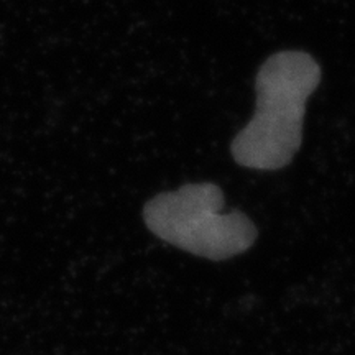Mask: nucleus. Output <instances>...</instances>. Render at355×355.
Segmentation results:
<instances>
[{
  "label": "nucleus",
  "instance_id": "obj_2",
  "mask_svg": "<svg viewBox=\"0 0 355 355\" xmlns=\"http://www.w3.org/2000/svg\"><path fill=\"white\" fill-rule=\"evenodd\" d=\"M224 193L214 183H189L159 193L144 207L150 232L201 259L222 261L247 252L257 227L243 212L225 214Z\"/></svg>",
  "mask_w": 355,
  "mask_h": 355
},
{
  "label": "nucleus",
  "instance_id": "obj_1",
  "mask_svg": "<svg viewBox=\"0 0 355 355\" xmlns=\"http://www.w3.org/2000/svg\"><path fill=\"white\" fill-rule=\"evenodd\" d=\"M319 83L321 66L306 51L275 53L260 66L255 114L230 145L237 165L260 171L290 165L303 144L306 102Z\"/></svg>",
  "mask_w": 355,
  "mask_h": 355
}]
</instances>
